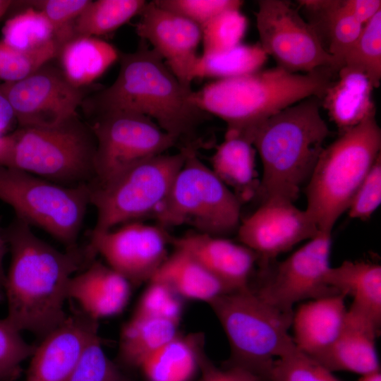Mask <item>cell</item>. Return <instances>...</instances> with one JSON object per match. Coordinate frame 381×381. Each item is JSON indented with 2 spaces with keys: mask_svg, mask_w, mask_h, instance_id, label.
Wrapping results in <instances>:
<instances>
[{
  "mask_svg": "<svg viewBox=\"0 0 381 381\" xmlns=\"http://www.w3.org/2000/svg\"><path fill=\"white\" fill-rule=\"evenodd\" d=\"M331 245V234L320 232L278 263L260 287L251 288L269 304L290 313L298 302L339 294L326 282Z\"/></svg>",
  "mask_w": 381,
  "mask_h": 381,
  "instance_id": "obj_14",
  "label": "cell"
},
{
  "mask_svg": "<svg viewBox=\"0 0 381 381\" xmlns=\"http://www.w3.org/2000/svg\"><path fill=\"white\" fill-rule=\"evenodd\" d=\"M327 284L337 293L353 299L349 308L362 314L377 326L381 325V267L363 260H346L329 267Z\"/></svg>",
  "mask_w": 381,
  "mask_h": 381,
  "instance_id": "obj_24",
  "label": "cell"
},
{
  "mask_svg": "<svg viewBox=\"0 0 381 381\" xmlns=\"http://www.w3.org/2000/svg\"><path fill=\"white\" fill-rule=\"evenodd\" d=\"M98 332V320L73 310L36 346L25 381H64Z\"/></svg>",
  "mask_w": 381,
  "mask_h": 381,
  "instance_id": "obj_18",
  "label": "cell"
},
{
  "mask_svg": "<svg viewBox=\"0 0 381 381\" xmlns=\"http://www.w3.org/2000/svg\"><path fill=\"white\" fill-rule=\"evenodd\" d=\"M202 334H177L138 365L146 381H191L200 371L204 353Z\"/></svg>",
  "mask_w": 381,
  "mask_h": 381,
  "instance_id": "obj_26",
  "label": "cell"
},
{
  "mask_svg": "<svg viewBox=\"0 0 381 381\" xmlns=\"http://www.w3.org/2000/svg\"><path fill=\"white\" fill-rule=\"evenodd\" d=\"M182 310L180 296L164 283L151 280L141 295L133 316L166 320L179 324Z\"/></svg>",
  "mask_w": 381,
  "mask_h": 381,
  "instance_id": "obj_39",
  "label": "cell"
},
{
  "mask_svg": "<svg viewBox=\"0 0 381 381\" xmlns=\"http://www.w3.org/2000/svg\"><path fill=\"white\" fill-rule=\"evenodd\" d=\"M267 381H340L296 347L276 359Z\"/></svg>",
  "mask_w": 381,
  "mask_h": 381,
  "instance_id": "obj_38",
  "label": "cell"
},
{
  "mask_svg": "<svg viewBox=\"0 0 381 381\" xmlns=\"http://www.w3.org/2000/svg\"><path fill=\"white\" fill-rule=\"evenodd\" d=\"M64 381H133L104 352L99 336L86 347L73 370Z\"/></svg>",
  "mask_w": 381,
  "mask_h": 381,
  "instance_id": "obj_36",
  "label": "cell"
},
{
  "mask_svg": "<svg viewBox=\"0 0 381 381\" xmlns=\"http://www.w3.org/2000/svg\"><path fill=\"white\" fill-rule=\"evenodd\" d=\"M342 6L363 25L381 11L380 0H342Z\"/></svg>",
  "mask_w": 381,
  "mask_h": 381,
  "instance_id": "obj_45",
  "label": "cell"
},
{
  "mask_svg": "<svg viewBox=\"0 0 381 381\" xmlns=\"http://www.w3.org/2000/svg\"><path fill=\"white\" fill-rule=\"evenodd\" d=\"M197 145L184 146L176 154L152 157L105 182L88 184L90 204L97 210L96 224L91 232H102L153 217L190 150Z\"/></svg>",
  "mask_w": 381,
  "mask_h": 381,
  "instance_id": "obj_9",
  "label": "cell"
},
{
  "mask_svg": "<svg viewBox=\"0 0 381 381\" xmlns=\"http://www.w3.org/2000/svg\"><path fill=\"white\" fill-rule=\"evenodd\" d=\"M229 341L226 367L267 381L276 359L296 348L289 334L293 314L261 298L250 286L220 295L209 303Z\"/></svg>",
  "mask_w": 381,
  "mask_h": 381,
  "instance_id": "obj_6",
  "label": "cell"
},
{
  "mask_svg": "<svg viewBox=\"0 0 381 381\" xmlns=\"http://www.w3.org/2000/svg\"><path fill=\"white\" fill-rule=\"evenodd\" d=\"M255 12L261 47L278 66L308 73L323 66L337 71L334 59L325 48L318 32L287 0H260Z\"/></svg>",
  "mask_w": 381,
  "mask_h": 381,
  "instance_id": "obj_12",
  "label": "cell"
},
{
  "mask_svg": "<svg viewBox=\"0 0 381 381\" xmlns=\"http://www.w3.org/2000/svg\"><path fill=\"white\" fill-rule=\"evenodd\" d=\"M298 4L323 14L329 36L327 52L333 56L338 72L345 56L359 37L363 25L342 6L341 1L303 0Z\"/></svg>",
  "mask_w": 381,
  "mask_h": 381,
  "instance_id": "obj_31",
  "label": "cell"
},
{
  "mask_svg": "<svg viewBox=\"0 0 381 381\" xmlns=\"http://www.w3.org/2000/svg\"><path fill=\"white\" fill-rule=\"evenodd\" d=\"M91 0H33L23 1L42 13L53 25L59 46L75 36L73 24Z\"/></svg>",
  "mask_w": 381,
  "mask_h": 381,
  "instance_id": "obj_41",
  "label": "cell"
},
{
  "mask_svg": "<svg viewBox=\"0 0 381 381\" xmlns=\"http://www.w3.org/2000/svg\"><path fill=\"white\" fill-rule=\"evenodd\" d=\"M380 149L381 130L375 115L340 133L324 147L306 188L305 210L320 232L332 234L380 155Z\"/></svg>",
  "mask_w": 381,
  "mask_h": 381,
  "instance_id": "obj_5",
  "label": "cell"
},
{
  "mask_svg": "<svg viewBox=\"0 0 381 381\" xmlns=\"http://www.w3.org/2000/svg\"><path fill=\"white\" fill-rule=\"evenodd\" d=\"M59 44L55 42L37 51L23 52L0 41V81L13 82L21 80L40 67L55 59Z\"/></svg>",
  "mask_w": 381,
  "mask_h": 381,
  "instance_id": "obj_37",
  "label": "cell"
},
{
  "mask_svg": "<svg viewBox=\"0 0 381 381\" xmlns=\"http://www.w3.org/2000/svg\"><path fill=\"white\" fill-rule=\"evenodd\" d=\"M320 100L340 133L375 115L373 86L364 74L340 68Z\"/></svg>",
  "mask_w": 381,
  "mask_h": 381,
  "instance_id": "obj_23",
  "label": "cell"
},
{
  "mask_svg": "<svg viewBox=\"0 0 381 381\" xmlns=\"http://www.w3.org/2000/svg\"><path fill=\"white\" fill-rule=\"evenodd\" d=\"M95 116L90 124L96 140L95 179L90 183L105 182L179 143L142 114L109 111Z\"/></svg>",
  "mask_w": 381,
  "mask_h": 381,
  "instance_id": "obj_11",
  "label": "cell"
},
{
  "mask_svg": "<svg viewBox=\"0 0 381 381\" xmlns=\"http://www.w3.org/2000/svg\"><path fill=\"white\" fill-rule=\"evenodd\" d=\"M236 231L241 243L265 264L320 233L306 210L280 198L264 200L253 214L241 221Z\"/></svg>",
  "mask_w": 381,
  "mask_h": 381,
  "instance_id": "obj_16",
  "label": "cell"
},
{
  "mask_svg": "<svg viewBox=\"0 0 381 381\" xmlns=\"http://www.w3.org/2000/svg\"><path fill=\"white\" fill-rule=\"evenodd\" d=\"M14 3L10 0H0V19Z\"/></svg>",
  "mask_w": 381,
  "mask_h": 381,
  "instance_id": "obj_50",
  "label": "cell"
},
{
  "mask_svg": "<svg viewBox=\"0 0 381 381\" xmlns=\"http://www.w3.org/2000/svg\"><path fill=\"white\" fill-rule=\"evenodd\" d=\"M11 146V135H0V166H5Z\"/></svg>",
  "mask_w": 381,
  "mask_h": 381,
  "instance_id": "obj_48",
  "label": "cell"
},
{
  "mask_svg": "<svg viewBox=\"0 0 381 381\" xmlns=\"http://www.w3.org/2000/svg\"><path fill=\"white\" fill-rule=\"evenodd\" d=\"M119 56L116 48L104 40L75 35L60 46L55 59L67 80L75 87L84 88L99 78Z\"/></svg>",
  "mask_w": 381,
  "mask_h": 381,
  "instance_id": "obj_27",
  "label": "cell"
},
{
  "mask_svg": "<svg viewBox=\"0 0 381 381\" xmlns=\"http://www.w3.org/2000/svg\"><path fill=\"white\" fill-rule=\"evenodd\" d=\"M20 332L5 318L0 320V381H16L22 373V363L36 349L24 340Z\"/></svg>",
  "mask_w": 381,
  "mask_h": 381,
  "instance_id": "obj_40",
  "label": "cell"
},
{
  "mask_svg": "<svg viewBox=\"0 0 381 381\" xmlns=\"http://www.w3.org/2000/svg\"><path fill=\"white\" fill-rule=\"evenodd\" d=\"M255 149L245 136L225 133L211 157L212 171L238 198L250 200L258 193L260 180L255 169Z\"/></svg>",
  "mask_w": 381,
  "mask_h": 381,
  "instance_id": "obj_25",
  "label": "cell"
},
{
  "mask_svg": "<svg viewBox=\"0 0 381 381\" xmlns=\"http://www.w3.org/2000/svg\"><path fill=\"white\" fill-rule=\"evenodd\" d=\"M131 284L108 265L93 260L70 279L68 298L99 321L120 314L128 303Z\"/></svg>",
  "mask_w": 381,
  "mask_h": 381,
  "instance_id": "obj_20",
  "label": "cell"
},
{
  "mask_svg": "<svg viewBox=\"0 0 381 381\" xmlns=\"http://www.w3.org/2000/svg\"><path fill=\"white\" fill-rule=\"evenodd\" d=\"M358 381H381L380 370L361 375Z\"/></svg>",
  "mask_w": 381,
  "mask_h": 381,
  "instance_id": "obj_49",
  "label": "cell"
},
{
  "mask_svg": "<svg viewBox=\"0 0 381 381\" xmlns=\"http://www.w3.org/2000/svg\"><path fill=\"white\" fill-rule=\"evenodd\" d=\"M193 147L170 190L153 215L164 229L188 225L222 236L237 231L241 202L196 155Z\"/></svg>",
  "mask_w": 381,
  "mask_h": 381,
  "instance_id": "obj_8",
  "label": "cell"
},
{
  "mask_svg": "<svg viewBox=\"0 0 381 381\" xmlns=\"http://www.w3.org/2000/svg\"><path fill=\"white\" fill-rule=\"evenodd\" d=\"M0 200L16 217L73 249L90 204L88 184L64 186L20 169L0 166Z\"/></svg>",
  "mask_w": 381,
  "mask_h": 381,
  "instance_id": "obj_10",
  "label": "cell"
},
{
  "mask_svg": "<svg viewBox=\"0 0 381 381\" xmlns=\"http://www.w3.org/2000/svg\"><path fill=\"white\" fill-rule=\"evenodd\" d=\"M332 67L308 73L289 72L280 66L216 80L193 91L195 104L226 123L228 133L252 143L258 128L272 116L306 98L322 99L333 81Z\"/></svg>",
  "mask_w": 381,
  "mask_h": 381,
  "instance_id": "obj_3",
  "label": "cell"
},
{
  "mask_svg": "<svg viewBox=\"0 0 381 381\" xmlns=\"http://www.w3.org/2000/svg\"><path fill=\"white\" fill-rule=\"evenodd\" d=\"M2 37L5 44L23 52L37 51L57 42L55 30L49 20L30 6L6 20Z\"/></svg>",
  "mask_w": 381,
  "mask_h": 381,
  "instance_id": "obj_33",
  "label": "cell"
},
{
  "mask_svg": "<svg viewBox=\"0 0 381 381\" xmlns=\"http://www.w3.org/2000/svg\"><path fill=\"white\" fill-rule=\"evenodd\" d=\"M18 219L2 234L11 253L4 292L6 320L16 329L44 337L67 318L64 303L71 278L96 255L87 246L58 250Z\"/></svg>",
  "mask_w": 381,
  "mask_h": 381,
  "instance_id": "obj_1",
  "label": "cell"
},
{
  "mask_svg": "<svg viewBox=\"0 0 381 381\" xmlns=\"http://www.w3.org/2000/svg\"><path fill=\"white\" fill-rule=\"evenodd\" d=\"M174 248L190 255L229 291L246 288L258 255L243 244L222 236L191 232L171 241Z\"/></svg>",
  "mask_w": 381,
  "mask_h": 381,
  "instance_id": "obj_19",
  "label": "cell"
},
{
  "mask_svg": "<svg viewBox=\"0 0 381 381\" xmlns=\"http://www.w3.org/2000/svg\"><path fill=\"white\" fill-rule=\"evenodd\" d=\"M201 377L198 381H260L253 374L238 368L220 369L209 360L205 352L200 358Z\"/></svg>",
  "mask_w": 381,
  "mask_h": 381,
  "instance_id": "obj_44",
  "label": "cell"
},
{
  "mask_svg": "<svg viewBox=\"0 0 381 381\" xmlns=\"http://www.w3.org/2000/svg\"><path fill=\"white\" fill-rule=\"evenodd\" d=\"M345 296L336 294L310 300L294 311L292 337L302 353L316 358L333 344L346 318Z\"/></svg>",
  "mask_w": 381,
  "mask_h": 381,
  "instance_id": "obj_21",
  "label": "cell"
},
{
  "mask_svg": "<svg viewBox=\"0 0 381 381\" xmlns=\"http://www.w3.org/2000/svg\"><path fill=\"white\" fill-rule=\"evenodd\" d=\"M141 40L149 42L177 78L190 87L191 74L199 56L201 28L190 20L147 3L135 25Z\"/></svg>",
  "mask_w": 381,
  "mask_h": 381,
  "instance_id": "obj_17",
  "label": "cell"
},
{
  "mask_svg": "<svg viewBox=\"0 0 381 381\" xmlns=\"http://www.w3.org/2000/svg\"><path fill=\"white\" fill-rule=\"evenodd\" d=\"M151 280L164 283L180 297L207 303L229 292L190 255L176 248Z\"/></svg>",
  "mask_w": 381,
  "mask_h": 381,
  "instance_id": "obj_28",
  "label": "cell"
},
{
  "mask_svg": "<svg viewBox=\"0 0 381 381\" xmlns=\"http://www.w3.org/2000/svg\"><path fill=\"white\" fill-rule=\"evenodd\" d=\"M115 81L82 106L89 114L127 111L150 118L163 131L181 138L190 135L208 114L193 100V91L183 85L163 59L141 40L138 49L119 56Z\"/></svg>",
  "mask_w": 381,
  "mask_h": 381,
  "instance_id": "obj_2",
  "label": "cell"
},
{
  "mask_svg": "<svg viewBox=\"0 0 381 381\" xmlns=\"http://www.w3.org/2000/svg\"><path fill=\"white\" fill-rule=\"evenodd\" d=\"M240 9L224 11L201 28L203 54L221 52L241 43L248 20Z\"/></svg>",
  "mask_w": 381,
  "mask_h": 381,
  "instance_id": "obj_35",
  "label": "cell"
},
{
  "mask_svg": "<svg viewBox=\"0 0 381 381\" xmlns=\"http://www.w3.org/2000/svg\"><path fill=\"white\" fill-rule=\"evenodd\" d=\"M178 325L166 320L132 316L121 331V367L137 369L147 356L178 334Z\"/></svg>",
  "mask_w": 381,
  "mask_h": 381,
  "instance_id": "obj_29",
  "label": "cell"
},
{
  "mask_svg": "<svg viewBox=\"0 0 381 381\" xmlns=\"http://www.w3.org/2000/svg\"><path fill=\"white\" fill-rule=\"evenodd\" d=\"M380 327L362 314L347 308L344 327L333 344L313 358L330 372L363 375L380 370L375 339Z\"/></svg>",
  "mask_w": 381,
  "mask_h": 381,
  "instance_id": "obj_22",
  "label": "cell"
},
{
  "mask_svg": "<svg viewBox=\"0 0 381 381\" xmlns=\"http://www.w3.org/2000/svg\"><path fill=\"white\" fill-rule=\"evenodd\" d=\"M165 229L133 222L90 234L88 246L132 285L150 282L168 257Z\"/></svg>",
  "mask_w": 381,
  "mask_h": 381,
  "instance_id": "obj_15",
  "label": "cell"
},
{
  "mask_svg": "<svg viewBox=\"0 0 381 381\" xmlns=\"http://www.w3.org/2000/svg\"><path fill=\"white\" fill-rule=\"evenodd\" d=\"M7 251V243L0 233V300L4 295V288L6 280V273L4 269V258Z\"/></svg>",
  "mask_w": 381,
  "mask_h": 381,
  "instance_id": "obj_47",
  "label": "cell"
},
{
  "mask_svg": "<svg viewBox=\"0 0 381 381\" xmlns=\"http://www.w3.org/2000/svg\"><path fill=\"white\" fill-rule=\"evenodd\" d=\"M51 61L21 80L0 83L19 127L59 124L77 115L85 99L84 88L72 85Z\"/></svg>",
  "mask_w": 381,
  "mask_h": 381,
  "instance_id": "obj_13",
  "label": "cell"
},
{
  "mask_svg": "<svg viewBox=\"0 0 381 381\" xmlns=\"http://www.w3.org/2000/svg\"><path fill=\"white\" fill-rule=\"evenodd\" d=\"M381 203V156L375 160L369 173L356 192L348 208L353 219H369Z\"/></svg>",
  "mask_w": 381,
  "mask_h": 381,
  "instance_id": "obj_43",
  "label": "cell"
},
{
  "mask_svg": "<svg viewBox=\"0 0 381 381\" xmlns=\"http://www.w3.org/2000/svg\"><path fill=\"white\" fill-rule=\"evenodd\" d=\"M267 55L259 43H241L229 49L199 56L191 78L226 79L250 73L261 69Z\"/></svg>",
  "mask_w": 381,
  "mask_h": 381,
  "instance_id": "obj_30",
  "label": "cell"
},
{
  "mask_svg": "<svg viewBox=\"0 0 381 381\" xmlns=\"http://www.w3.org/2000/svg\"><path fill=\"white\" fill-rule=\"evenodd\" d=\"M321 102L306 98L263 122L253 145L262 164L258 190L264 200L294 202L307 184L330 131L320 112Z\"/></svg>",
  "mask_w": 381,
  "mask_h": 381,
  "instance_id": "obj_4",
  "label": "cell"
},
{
  "mask_svg": "<svg viewBox=\"0 0 381 381\" xmlns=\"http://www.w3.org/2000/svg\"><path fill=\"white\" fill-rule=\"evenodd\" d=\"M153 2L159 8L181 16L202 28L224 11L241 8L239 0H157Z\"/></svg>",
  "mask_w": 381,
  "mask_h": 381,
  "instance_id": "obj_42",
  "label": "cell"
},
{
  "mask_svg": "<svg viewBox=\"0 0 381 381\" xmlns=\"http://www.w3.org/2000/svg\"><path fill=\"white\" fill-rule=\"evenodd\" d=\"M147 3L144 0L91 1L74 21V34L96 37L110 33L140 15Z\"/></svg>",
  "mask_w": 381,
  "mask_h": 381,
  "instance_id": "obj_32",
  "label": "cell"
},
{
  "mask_svg": "<svg viewBox=\"0 0 381 381\" xmlns=\"http://www.w3.org/2000/svg\"><path fill=\"white\" fill-rule=\"evenodd\" d=\"M4 167L69 187L95 179L96 140L90 124L75 115L49 127H19L11 133Z\"/></svg>",
  "mask_w": 381,
  "mask_h": 381,
  "instance_id": "obj_7",
  "label": "cell"
},
{
  "mask_svg": "<svg viewBox=\"0 0 381 381\" xmlns=\"http://www.w3.org/2000/svg\"><path fill=\"white\" fill-rule=\"evenodd\" d=\"M341 68L366 75L374 88L381 80V11L363 25L357 41L346 54Z\"/></svg>",
  "mask_w": 381,
  "mask_h": 381,
  "instance_id": "obj_34",
  "label": "cell"
},
{
  "mask_svg": "<svg viewBox=\"0 0 381 381\" xmlns=\"http://www.w3.org/2000/svg\"><path fill=\"white\" fill-rule=\"evenodd\" d=\"M14 119L16 116L13 108L0 87V135H6Z\"/></svg>",
  "mask_w": 381,
  "mask_h": 381,
  "instance_id": "obj_46",
  "label": "cell"
}]
</instances>
